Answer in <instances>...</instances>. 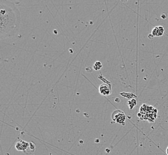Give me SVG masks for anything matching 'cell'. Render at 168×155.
<instances>
[{
    "mask_svg": "<svg viewBox=\"0 0 168 155\" xmlns=\"http://www.w3.org/2000/svg\"><path fill=\"white\" fill-rule=\"evenodd\" d=\"M21 23L20 13L12 2L1 0L0 3V38L13 36L19 29Z\"/></svg>",
    "mask_w": 168,
    "mask_h": 155,
    "instance_id": "cell-1",
    "label": "cell"
},
{
    "mask_svg": "<svg viewBox=\"0 0 168 155\" xmlns=\"http://www.w3.org/2000/svg\"><path fill=\"white\" fill-rule=\"evenodd\" d=\"M111 119L115 122L124 125L125 124L126 115L125 113L120 110L114 111L111 115Z\"/></svg>",
    "mask_w": 168,
    "mask_h": 155,
    "instance_id": "cell-2",
    "label": "cell"
},
{
    "mask_svg": "<svg viewBox=\"0 0 168 155\" xmlns=\"http://www.w3.org/2000/svg\"><path fill=\"white\" fill-rule=\"evenodd\" d=\"M100 93L104 96H109L111 94L112 87L110 83H104L99 87Z\"/></svg>",
    "mask_w": 168,
    "mask_h": 155,
    "instance_id": "cell-3",
    "label": "cell"
},
{
    "mask_svg": "<svg viewBox=\"0 0 168 155\" xmlns=\"http://www.w3.org/2000/svg\"><path fill=\"white\" fill-rule=\"evenodd\" d=\"M28 147L29 143L20 140L17 143L16 146V148L19 151H25L28 148Z\"/></svg>",
    "mask_w": 168,
    "mask_h": 155,
    "instance_id": "cell-4",
    "label": "cell"
},
{
    "mask_svg": "<svg viewBox=\"0 0 168 155\" xmlns=\"http://www.w3.org/2000/svg\"><path fill=\"white\" fill-rule=\"evenodd\" d=\"M164 34V28L162 26H156L152 30L153 37H161Z\"/></svg>",
    "mask_w": 168,
    "mask_h": 155,
    "instance_id": "cell-5",
    "label": "cell"
},
{
    "mask_svg": "<svg viewBox=\"0 0 168 155\" xmlns=\"http://www.w3.org/2000/svg\"><path fill=\"white\" fill-rule=\"evenodd\" d=\"M102 67H103V64L101 62L99 61L96 62L93 66V68L95 70H99L102 68Z\"/></svg>",
    "mask_w": 168,
    "mask_h": 155,
    "instance_id": "cell-6",
    "label": "cell"
},
{
    "mask_svg": "<svg viewBox=\"0 0 168 155\" xmlns=\"http://www.w3.org/2000/svg\"><path fill=\"white\" fill-rule=\"evenodd\" d=\"M128 105L130 107V109H132L136 105H137V100L135 99H132L128 102Z\"/></svg>",
    "mask_w": 168,
    "mask_h": 155,
    "instance_id": "cell-7",
    "label": "cell"
},
{
    "mask_svg": "<svg viewBox=\"0 0 168 155\" xmlns=\"http://www.w3.org/2000/svg\"><path fill=\"white\" fill-rule=\"evenodd\" d=\"M166 154L168 155V146L167 147V149H166Z\"/></svg>",
    "mask_w": 168,
    "mask_h": 155,
    "instance_id": "cell-8",
    "label": "cell"
}]
</instances>
